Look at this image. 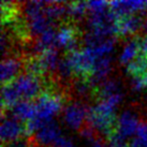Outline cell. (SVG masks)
Instances as JSON below:
<instances>
[{
	"label": "cell",
	"instance_id": "cell-1",
	"mask_svg": "<svg viewBox=\"0 0 147 147\" xmlns=\"http://www.w3.org/2000/svg\"><path fill=\"white\" fill-rule=\"evenodd\" d=\"M65 96L59 90L49 87L44 90L36 100H33L36 116L34 118L26 123L27 135L33 134L36 131L45 123L54 120L63 109Z\"/></svg>",
	"mask_w": 147,
	"mask_h": 147
},
{
	"label": "cell",
	"instance_id": "cell-2",
	"mask_svg": "<svg viewBox=\"0 0 147 147\" xmlns=\"http://www.w3.org/2000/svg\"><path fill=\"white\" fill-rule=\"evenodd\" d=\"M9 85L14 90L18 101H33L49 87L42 76L28 72H23Z\"/></svg>",
	"mask_w": 147,
	"mask_h": 147
},
{
	"label": "cell",
	"instance_id": "cell-3",
	"mask_svg": "<svg viewBox=\"0 0 147 147\" xmlns=\"http://www.w3.org/2000/svg\"><path fill=\"white\" fill-rule=\"evenodd\" d=\"M141 121L142 120H140L139 113L136 111L127 109L117 116L114 130L110 136H114L130 145L131 140L136 133Z\"/></svg>",
	"mask_w": 147,
	"mask_h": 147
},
{
	"label": "cell",
	"instance_id": "cell-4",
	"mask_svg": "<svg viewBox=\"0 0 147 147\" xmlns=\"http://www.w3.org/2000/svg\"><path fill=\"white\" fill-rule=\"evenodd\" d=\"M88 111L89 109L81 100L69 101L61 111L62 120L71 130L82 131L87 123Z\"/></svg>",
	"mask_w": 147,
	"mask_h": 147
},
{
	"label": "cell",
	"instance_id": "cell-5",
	"mask_svg": "<svg viewBox=\"0 0 147 147\" xmlns=\"http://www.w3.org/2000/svg\"><path fill=\"white\" fill-rule=\"evenodd\" d=\"M27 135L26 125L15 118L13 115L7 112H2L1 121V141L2 144H7L21 139Z\"/></svg>",
	"mask_w": 147,
	"mask_h": 147
},
{
	"label": "cell",
	"instance_id": "cell-6",
	"mask_svg": "<svg viewBox=\"0 0 147 147\" xmlns=\"http://www.w3.org/2000/svg\"><path fill=\"white\" fill-rule=\"evenodd\" d=\"M61 135L59 125L55 120H52L40 127L33 133V140L38 147H52Z\"/></svg>",
	"mask_w": 147,
	"mask_h": 147
},
{
	"label": "cell",
	"instance_id": "cell-7",
	"mask_svg": "<svg viewBox=\"0 0 147 147\" xmlns=\"http://www.w3.org/2000/svg\"><path fill=\"white\" fill-rule=\"evenodd\" d=\"M25 68V60L17 57V55H9L2 58L1 62V83L2 86L9 84L21 75Z\"/></svg>",
	"mask_w": 147,
	"mask_h": 147
},
{
	"label": "cell",
	"instance_id": "cell-8",
	"mask_svg": "<svg viewBox=\"0 0 147 147\" xmlns=\"http://www.w3.org/2000/svg\"><path fill=\"white\" fill-rule=\"evenodd\" d=\"M144 20L141 15L132 14L123 16L117 20L116 23V33L120 37H131L139 32L143 28Z\"/></svg>",
	"mask_w": 147,
	"mask_h": 147
},
{
	"label": "cell",
	"instance_id": "cell-9",
	"mask_svg": "<svg viewBox=\"0 0 147 147\" xmlns=\"http://www.w3.org/2000/svg\"><path fill=\"white\" fill-rule=\"evenodd\" d=\"M78 29L72 25H62L56 33V49H65L67 52L78 49Z\"/></svg>",
	"mask_w": 147,
	"mask_h": 147
},
{
	"label": "cell",
	"instance_id": "cell-10",
	"mask_svg": "<svg viewBox=\"0 0 147 147\" xmlns=\"http://www.w3.org/2000/svg\"><path fill=\"white\" fill-rule=\"evenodd\" d=\"M111 11L114 13L116 18L136 14L140 11L146 10L147 2L144 1H113L109 2Z\"/></svg>",
	"mask_w": 147,
	"mask_h": 147
},
{
	"label": "cell",
	"instance_id": "cell-11",
	"mask_svg": "<svg viewBox=\"0 0 147 147\" xmlns=\"http://www.w3.org/2000/svg\"><path fill=\"white\" fill-rule=\"evenodd\" d=\"M8 112L25 125L31 121L36 116V109L33 101H20L15 105H13L10 110H8Z\"/></svg>",
	"mask_w": 147,
	"mask_h": 147
},
{
	"label": "cell",
	"instance_id": "cell-12",
	"mask_svg": "<svg viewBox=\"0 0 147 147\" xmlns=\"http://www.w3.org/2000/svg\"><path fill=\"white\" fill-rule=\"evenodd\" d=\"M141 54V45H140V38H130L125 46H123L121 54L119 55V61L125 65H130Z\"/></svg>",
	"mask_w": 147,
	"mask_h": 147
},
{
	"label": "cell",
	"instance_id": "cell-13",
	"mask_svg": "<svg viewBox=\"0 0 147 147\" xmlns=\"http://www.w3.org/2000/svg\"><path fill=\"white\" fill-rule=\"evenodd\" d=\"M129 147H147V120H142Z\"/></svg>",
	"mask_w": 147,
	"mask_h": 147
},
{
	"label": "cell",
	"instance_id": "cell-14",
	"mask_svg": "<svg viewBox=\"0 0 147 147\" xmlns=\"http://www.w3.org/2000/svg\"><path fill=\"white\" fill-rule=\"evenodd\" d=\"M88 12L87 2H72L67 3V14L72 20H80Z\"/></svg>",
	"mask_w": 147,
	"mask_h": 147
},
{
	"label": "cell",
	"instance_id": "cell-15",
	"mask_svg": "<svg viewBox=\"0 0 147 147\" xmlns=\"http://www.w3.org/2000/svg\"><path fill=\"white\" fill-rule=\"evenodd\" d=\"M2 147H38L33 138L26 135L23 136L21 139L16 140V141H13L10 143L2 144Z\"/></svg>",
	"mask_w": 147,
	"mask_h": 147
},
{
	"label": "cell",
	"instance_id": "cell-16",
	"mask_svg": "<svg viewBox=\"0 0 147 147\" xmlns=\"http://www.w3.org/2000/svg\"><path fill=\"white\" fill-rule=\"evenodd\" d=\"M52 147H75V145H74L73 141L70 139V138L62 134L61 136L53 144Z\"/></svg>",
	"mask_w": 147,
	"mask_h": 147
},
{
	"label": "cell",
	"instance_id": "cell-17",
	"mask_svg": "<svg viewBox=\"0 0 147 147\" xmlns=\"http://www.w3.org/2000/svg\"><path fill=\"white\" fill-rule=\"evenodd\" d=\"M143 28H144V30H145V32H146V37H147V15H146V17H145V20H144Z\"/></svg>",
	"mask_w": 147,
	"mask_h": 147
},
{
	"label": "cell",
	"instance_id": "cell-18",
	"mask_svg": "<svg viewBox=\"0 0 147 147\" xmlns=\"http://www.w3.org/2000/svg\"><path fill=\"white\" fill-rule=\"evenodd\" d=\"M145 80H146V84H147V73H146V75H145Z\"/></svg>",
	"mask_w": 147,
	"mask_h": 147
}]
</instances>
